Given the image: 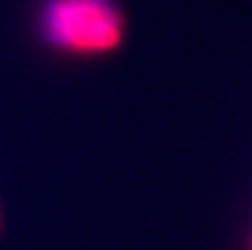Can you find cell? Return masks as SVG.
Listing matches in <instances>:
<instances>
[{
  "mask_svg": "<svg viewBox=\"0 0 252 250\" xmlns=\"http://www.w3.org/2000/svg\"><path fill=\"white\" fill-rule=\"evenodd\" d=\"M37 28L51 47L87 57L111 54L126 36L114 0H39Z\"/></svg>",
  "mask_w": 252,
  "mask_h": 250,
  "instance_id": "6da1fadb",
  "label": "cell"
},
{
  "mask_svg": "<svg viewBox=\"0 0 252 250\" xmlns=\"http://www.w3.org/2000/svg\"><path fill=\"white\" fill-rule=\"evenodd\" d=\"M0 226H2V220H0Z\"/></svg>",
  "mask_w": 252,
  "mask_h": 250,
  "instance_id": "7a4b0ae2",
  "label": "cell"
}]
</instances>
